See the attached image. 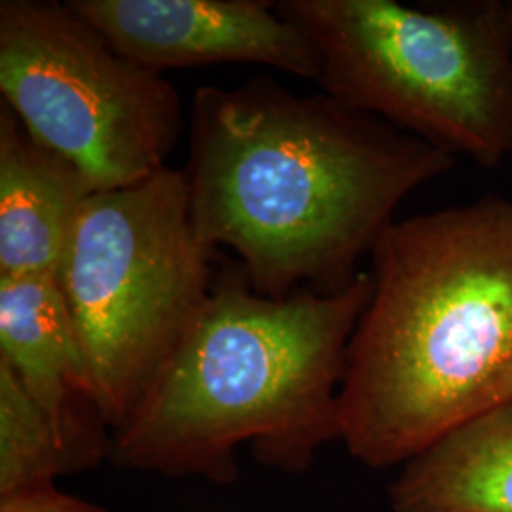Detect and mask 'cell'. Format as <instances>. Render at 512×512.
I'll use <instances>...</instances> for the list:
<instances>
[{
    "label": "cell",
    "instance_id": "1",
    "mask_svg": "<svg viewBox=\"0 0 512 512\" xmlns=\"http://www.w3.org/2000/svg\"><path fill=\"white\" fill-rule=\"evenodd\" d=\"M452 167L372 114L258 76L194 93L183 173L198 239L234 249L256 293L283 298L346 289L399 203Z\"/></svg>",
    "mask_w": 512,
    "mask_h": 512
},
{
    "label": "cell",
    "instance_id": "2",
    "mask_svg": "<svg viewBox=\"0 0 512 512\" xmlns=\"http://www.w3.org/2000/svg\"><path fill=\"white\" fill-rule=\"evenodd\" d=\"M370 255L340 440L384 469L512 403V202L488 196L393 220Z\"/></svg>",
    "mask_w": 512,
    "mask_h": 512
},
{
    "label": "cell",
    "instance_id": "3",
    "mask_svg": "<svg viewBox=\"0 0 512 512\" xmlns=\"http://www.w3.org/2000/svg\"><path fill=\"white\" fill-rule=\"evenodd\" d=\"M372 294L359 272L338 293H256L241 268L217 279L209 300L128 421L112 458L165 476H236L251 444L264 465L302 471L340 439V389L349 342Z\"/></svg>",
    "mask_w": 512,
    "mask_h": 512
},
{
    "label": "cell",
    "instance_id": "4",
    "mask_svg": "<svg viewBox=\"0 0 512 512\" xmlns=\"http://www.w3.org/2000/svg\"><path fill=\"white\" fill-rule=\"evenodd\" d=\"M313 40L323 93L495 167L512 156L511 2L283 0Z\"/></svg>",
    "mask_w": 512,
    "mask_h": 512
},
{
    "label": "cell",
    "instance_id": "5",
    "mask_svg": "<svg viewBox=\"0 0 512 512\" xmlns=\"http://www.w3.org/2000/svg\"><path fill=\"white\" fill-rule=\"evenodd\" d=\"M183 171L93 192L74 220L57 279L114 433L200 317L213 287Z\"/></svg>",
    "mask_w": 512,
    "mask_h": 512
},
{
    "label": "cell",
    "instance_id": "6",
    "mask_svg": "<svg viewBox=\"0 0 512 512\" xmlns=\"http://www.w3.org/2000/svg\"><path fill=\"white\" fill-rule=\"evenodd\" d=\"M0 93L93 192L160 173L183 135L175 86L122 54L69 2H0Z\"/></svg>",
    "mask_w": 512,
    "mask_h": 512
},
{
    "label": "cell",
    "instance_id": "7",
    "mask_svg": "<svg viewBox=\"0 0 512 512\" xmlns=\"http://www.w3.org/2000/svg\"><path fill=\"white\" fill-rule=\"evenodd\" d=\"M129 59L150 71L215 63L264 65L315 78L319 52L308 33L262 0H69Z\"/></svg>",
    "mask_w": 512,
    "mask_h": 512
},
{
    "label": "cell",
    "instance_id": "8",
    "mask_svg": "<svg viewBox=\"0 0 512 512\" xmlns=\"http://www.w3.org/2000/svg\"><path fill=\"white\" fill-rule=\"evenodd\" d=\"M0 359L74 461L88 452L92 420L103 418L57 274L0 277Z\"/></svg>",
    "mask_w": 512,
    "mask_h": 512
},
{
    "label": "cell",
    "instance_id": "9",
    "mask_svg": "<svg viewBox=\"0 0 512 512\" xmlns=\"http://www.w3.org/2000/svg\"><path fill=\"white\" fill-rule=\"evenodd\" d=\"M92 186L0 105V277L57 274Z\"/></svg>",
    "mask_w": 512,
    "mask_h": 512
},
{
    "label": "cell",
    "instance_id": "10",
    "mask_svg": "<svg viewBox=\"0 0 512 512\" xmlns=\"http://www.w3.org/2000/svg\"><path fill=\"white\" fill-rule=\"evenodd\" d=\"M389 503L393 512H512V403L406 461Z\"/></svg>",
    "mask_w": 512,
    "mask_h": 512
},
{
    "label": "cell",
    "instance_id": "11",
    "mask_svg": "<svg viewBox=\"0 0 512 512\" xmlns=\"http://www.w3.org/2000/svg\"><path fill=\"white\" fill-rule=\"evenodd\" d=\"M14 370L0 359V501L54 488V478L74 465Z\"/></svg>",
    "mask_w": 512,
    "mask_h": 512
},
{
    "label": "cell",
    "instance_id": "12",
    "mask_svg": "<svg viewBox=\"0 0 512 512\" xmlns=\"http://www.w3.org/2000/svg\"><path fill=\"white\" fill-rule=\"evenodd\" d=\"M0 512H103L54 488L0 501Z\"/></svg>",
    "mask_w": 512,
    "mask_h": 512
},
{
    "label": "cell",
    "instance_id": "13",
    "mask_svg": "<svg viewBox=\"0 0 512 512\" xmlns=\"http://www.w3.org/2000/svg\"><path fill=\"white\" fill-rule=\"evenodd\" d=\"M511 12H512V0H511Z\"/></svg>",
    "mask_w": 512,
    "mask_h": 512
}]
</instances>
